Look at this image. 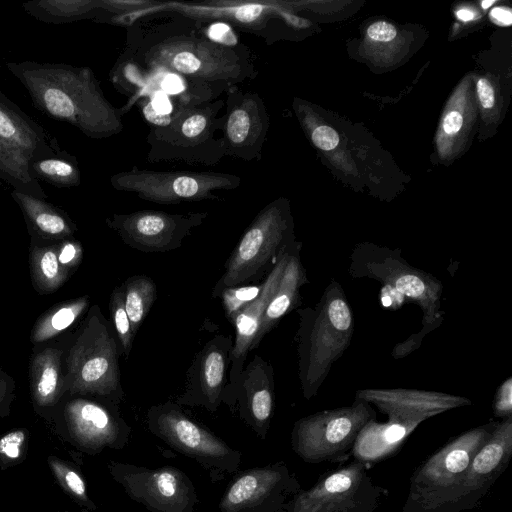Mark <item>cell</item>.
Listing matches in <instances>:
<instances>
[{
    "instance_id": "6da1fadb",
    "label": "cell",
    "mask_w": 512,
    "mask_h": 512,
    "mask_svg": "<svg viewBox=\"0 0 512 512\" xmlns=\"http://www.w3.org/2000/svg\"><path fill=\"white\" fill-rule=\"evenodd\" d=\"M197 23L181 15L171 22L139 23L128 29L124 53L149 77H179L186 93L206 100L256 78L248 47L217 42L199 31Z\"/></svg>"
},
{
    "instance_id": "7a4b0ae2",
    "label": "cell",
    "mask_w": 512,
    "mask_h": 512,
    "mask_svg": "<svg viewBox=\"0 0 512 512\" xmlns=\"http://www.w3.org/2000/svg\"><path fill=\"white\" fill-rule=\"evenodd\" d=\"M6 66L27 90L35 108L45 115L74 126L92 139L123 131L124 109L108 101L90 67L36 61L8 62Z\"/></svg>"
},
{
    "instance_id": "3957f363",
    "label": "cell",
    "mask_w": 512,
    "mask_h": 512,
    "mask_svg": "<svg viewBox=\"0 0 512 512\" xmlns=\"http://www.w3.org/2000/svg\"><path fill=\"white\" fill-rule=\"evenodd\" d=\"M298 378L306 400L317 395L333 364L351 344L354 316L345 291L332 279L314 306L296 309Z\"/></svg>"
},
{
    "instance_id": "277c9868",
    "label": "cell",
    "mask_w": 512,
    "mask_h": 512,
    "mask_svg": "<svg viewBox=\"0 0 512 512\" xmlns=\"http://www.w3.org/2000/svg\"><path fill=\"white\" fill-rule=\"evenodd\" d=\"M64 346L65 394L87 395L119 405L125 397L119 369L122 350L100 306L89 307Z\"/></svg>"
},
{
    "instance_id": "5b68a950",
    "label": "cell",
    "mask_w": 512,
    "mask_h": 512,
    "mask_svg": "<svg viewBox=\"0 0 512 512\" xmlns=\"http://www.w3.org/2000/svg\"><path fill=\"white\" fill-rule=\"evenodd\" d=\"M348 272L353 278L380 282L385 290L399 294L400 300L412 302L421 309L422 328L394 346L391 353L393 358H403L418 349L424 337L442 324V282L434 275L410 265L399 248L358 244L351 253Z\"/></svg>"
},
{
    "instance_id": "8992f818",
    "label": "cell",
    "mask_w": 512,
    "mask_h": 512,
    "mask_svg": "<svg viewBox=\"0 0 512 512\" xmlns=\"http://www.w3.org/2000/svg\"><path fill=\"white\" fill-rule=\"evenodd\" d=\"M223 100L179 101L172 105L166 127H150L146 141L151 163L178 161L190 165H216L225 156L222 123Z\"/></svg>"
},
{
    "instance_id": "52a82bcc",
    "label": "cell",
    "mask_w": 512,
    "mask_h": 512,
    "mask_svg": "<svg viewBox=\"0 0 512 512\" xmlns=\"http://www.w3.org/2000/svg\"><path fill=\"white\" fill-rule=\"evenodd\" d=\"M294 242L287 205L282 199L270 202L243 233L212 290V296L219 297L226 288L258 282Z\"/></svg>"
},
{
    "instance_id": "ba28073f",
    "label": "cell",
    "mask_w": 512,
    "mask_h": 512,
    "mask_svg": "<svg viewBox=\"0 0 512 512\" xmlns=\"http://www.w3.org/2000/svg\"><path fill=\"white\" fill-rule=\"evenodd\" d=\"M50 423L64 441L90 456L123 449L132 432L119 405L87 395L64 394Z\"/></svg>"
},
{
    "instance_id": "9c48e42d",
    "label": "cell",
    "mask_w": 512,
    "mask_h": 512,
    "mask_svg": "<svg viewBox=\"0 0 512 512\" xmlns=\"http://www.w3.org/2000/svg\"><path fill=\"white\" fill-rule=\"evenodd\" d=\"M146 424L151 434L196 461L211 477L234 474L239 469L242 453L191 419L175 401L151 406Z\"/></svg>"
},
{
    "instance_id": "30bf717a",
    "label": "cell",
    "mask_w": 512,
    "mask_h": 512,
    "mask_svg": "<svg viewBox=\"0 0 512 512\" xmlns=\"http://www.w3.org/2000/svg\"><path fill=\"white\" fill-rule=\"evenodd\" d=\"M376 412L365 401L322 410L298 419L291 431V447L304 462H339L351 452L358 433Z\"/></svg>"
},
{
    "instance_id": "8fae6325",
    "label": "cell",
    "mask_w": 512,
    "mask_h": 512,
    "mask_svg": "<svg viewBox=\"0 0 512 512\" xmlns=\"http://www.w3.org/2000/svg\"><path fill=\"white\" fill-rule=\"evenodd\" d=\"M117 191L133 193L145 201L178 204L219 200L218 192L241 185L240 176L214 171H154L133 166L110 177Z\"/></svg>"
},
{
    "instance_id": "7c38bea8",
    "label": "cell",
    "mask_w": 512,
    "mask_h": 512,
    "mask_svg": "<svg viewBox=\"0 0 512 512\" xmlns=\"http://www.w3.org/2000/svg\"><path fill=\"white\" fill-rule=\"evenodd\" d=\"M498 421L471 428L425 459L413 472L402 512H425L465 473Z\"/></svg>"
},
{
    "instance_id": "4fadbf2b",
    "label": "cell",
    "mask_w": 512,
    "mask_h": 512,
    "mask_svg": "<svg viewBox=\"0 0 512 512\" xmlns=\"http://www.w3.org/2000/svg\"><path fill=\"white\" fill-rule=\"evenodd\" d=\"M385 490L375 485L366 464L348 465L321 475L309 489H300L281 512H374Z\"/></svg>"
},
{
    "instance_id": "5bb4252c",
    "label": "cell",
    "mask_w": 512,
    "mask_h": 512,
    "mask_svg": "<svg viewBox=\"0 0 512 512\" xmlns=\"http://www.w3.org/2000/svg\"><path fill=\"white\" fill-rule=\"evenodd\" d=\"M107 469L127 496L150 512H194L198 503L192 480L174 466L153 469L110 460Z\"/></svg>"
},
{
    "instance_id": "9a60e30c",
    "label": "cell",
    "mask_w": 512,
    "mask_h": 512,
    "mask_svg": "<svg viewBox=\"0 0 512 512\" xmlns=\"http://www.w3.org/2000/svg\"><path fill=\"white\" fill-rule=\"evenodd\" d=\"M512 456V416L498 421L459 481L425 512L473 509L507 468Z\"/></svg>"
},
{
    "instance_id": "2e32d148",
    "label": "cell",
    "mask_w": 512,
    "mask_h": 512,
    "mask_svg": "<svg viewBox=\"0 0 512 512\" xmlns=\"http://www.w3.org/2000/svg\"><path fill=\"white\" fill-rule=\"evenodd\" d=\"M301 485L283 461L234 473L219 501L220 512H281Z\"/></svg>"
},
{
    "instance_id": "e0dca14e",
    "label": "cell",
    "mask_w": 512,
    "mask_h": 512,
    "mask_svg": "<svg viewBox=\"0 0 512 512\" xmlns=\"http://www.w3.org/2000/svg\"><path fill=\"white\" fill-rule=\"evenodd\" d=\"M207 212L172 214L158 210H140L112 214L106 225L129 247L141 252H167L182 245L192 230L200 226Z\"/></svg>"
},
{
    "instance_id": "ac0fdd59",
    "label": "cell",
    "mask_w": 512,
    "mask_h": 512,
    "mask_svg": "<svg viewBox=\"0 0 512 512\" xmlns=\"http://www.w3.org/2000/svg\"><path fill=\"white\" fill-rule=\"evenodd\" d=\"M223 114L222 139L225 156L259 161L269 129V116L262 97L238 87L228 90Z\"/></svg>"
},
{
    "instance_id": "d6986e66",
    "label": "cell",
    "mask_w": 512,
    "mask_h": 512,
    "mask_svg": "<svg viewBox=\"0 0 512 512\" xmlns=\"http://www.w3.org/2000/svg\"><path fill=\"white\" fill-rule=\"evenodd\" d=\"M233 341L231 335L219 334L201 348L187 371L185 389L175 400L178 405L217 411L223 403Z\"/></svg>"
},
{
    "instance_id": "ffe728a7",
    "label": "cell",
    "mask_w": 512,
    "mask_h": 512,
    "mask_svg": "<svg viewBox=\"0 0 512 512\" xmlns=\"http://www.w3.org/2000/svg\"><path fill=\"white\" fill-rule=\"evenodd\" d=\"M354 399L376 406L388 418L419 424L443 412L472 404L467 397L413 388L359 389Z\"/></svg>"
},
{
    "instance_id": "44dd1931",
    "label": "cell",
    "mask_w": 512,
    "mask_h": 512,
    "mask_svg": "<svg viewBox=\"0 0 512 512\" xmlns=\"http://www.w3.org/2000/svg\"><path fill=\"white\" fill-rule=\"evenodd\" d=\"M294 243L284 251L268 272L262 282L258 296L232 320L235 326V339H233L230 366L223 396V403H226L231 408L235 407V391L238 379L245 366L247 355L251 351V346L258 334L261 318L277 289Z\"/></svg>"
},
{
    "instance_id": "7402d4cb",
    "label": "cell",
    "mask_w": 512,
    "mask_h": 512,
    "mask_svg": "<svg viewBox=\"0 0 512 512\" xmlns=\"http://www.w3.org/2000/svg\"><path fill=\"white\" fill-rule=\"evenodd\" d=\"M275 404L274 371L260 355L244 366L235 391V407L240 418L261 439L270 429Z\"/></svg>"
},
{
    "instance_id": "603a6c76",
    "label": "cell",
    "mask_w": 512,
    "mask_h": 512,
    "mask_svg": "<svg viewBox=\"0 0 512 512\" xmlns=\"http://www.w3.org/2000/svg\"><path fill=\"white\" fill-rule=\"evenodd\" d=\"M28 378L33 410L50 423L65 394L62 339L34 346L29 358Z\"/></svg>"
},
{
    "instance_id": "cb8c5ba5",
    "label": "cell",
    "mask_w": 512,
    "mask_h": 512,
    "mask_svg": "<svg viewBox=\"0 0 512 512\" xmlns=\"http://www.w3.org/2000/svg\"><path fill=\"white\" fill-rule=\"evenodd\" d=\"M0 136L21 149L30 161L60 149L55 138L0 91Z\"/></svg>"
},
{
    "instance_id": "d4e9b609",
    "label": "cell",
    "mask_w": 512,
    "mask_h": 512,
    "mask_svg": "<svg viewBox=\"0 0 512 512\" xmlns=\"http://www.w3.org/2000/svg\"><path fill=\"white\" fill-rule=\"evenodd\" d=\"M301 243L295 242L285 265L277 289L261 318L258 334L251 350L258 347L263 337L269 333L291 310L301 303L300 289L309 283L306 270L301 262Z\"/></svg>"
},
{
    "instance_id": "484cf974",
    "label": "cell",
    "mask_w": 512,
    "mask_h": 512,
    "mask_svg": "<svg viewBox=\"0 0 512 512\" xmlns=\"http://www.w3.org/2000/svg\"><path fill=\"white\" fill-rule=\"evenodd\" d=\"M11 197L22 212L30 239L57 242L74 237L77 226L61 208L16 190L11 192Z\"/></svg>"
},
{
    "instance_id": "4316f807",
    "label": "cell",
    "mask_w": 512,
    "mask_h": 512,
    "mask_svg": "<svg viewBox=\"0 0 512 512\" xmlns=\"http://www.w3.org/2000/svg\"><path fill=\"white\" fill-rule=\"evenodd\" d=\"M418 426L417 422L394 418L385 423L370 420L358 433L351 453L365 464L381 461L392 456Z\"/></svg>"
},
{
    "instance_id": "83f0119b",
    "label": "cell",
    "mask_w": 512,
    "mask_h": 512,
    "mask_svg": "<svg viewBox=\"0 0 512 512\" xmlns=\"http://www.w3.org/2000/svg\"><path fill=\"white\" fill-rule=\"evenodd\" d=\"M89 307V295L62 301L50 307L35 321L30 333V342L35 346L56 339L79 324Z\"/></svg>"
},
{
    "instance_id": "f1b7e54d",
    "label": "cell",
    "mask_w": 512,
    "mask_h": 512,
    "mask_svg": "<svg viewBox=\"0 0 512 512\" xmlns=\"http://www.w3.org/2000/svg\"><path fill=\"white\" fill-rule=\"evenodd\" d=\"M22 8L35 19L51 24L97 20L105 13L102 0H35L25 2Z\"/></svg>"
},
{
    "instance_id": "f546056e",
    "label": "cell",
    "mask_w": 512,
    "mask_h": 512,
    "mask_svg": "<svg viewBox=\"0 0 512 512\" xmlns=\"http://www.w3.org/2000/svg\"><path fill=\"white\" fill-rule=\"evenodd\" d=\"M29 271L32 286L39 295L56 292L70 278L58 262L56 242L31 239Z\"/></svg>"
},
{
    "instance_id": "4dcf8cb0",
    "label": "cell",
    "mask_w": 512,
    "mask_h": 512,
    "mask_svg": "<svg viewBox=\"0 0 512 512\" xmlns=\"http://www.w3.org/2000/svg\"><path fill=\"white\" fill-rule=\"evenodd\" d=\"M0 179L13 190L46 199L47 196L30 172V160L10 141L0 136Z\"/></svg>"
},
{
    "instance_id": "1f68e13d",
    "label": "cell",
    "mask_w": 512,
    "mask_h": 512,
    "mask_svg": "<svg viewBox=\"0 0 512 512\" xmlns=\"http://www.w3.org/2000/svg\"><path fill=\"white\" fill-rule=\"evenodd\" d=\"M30 172L38 181L57 188L77 187L81 183V172L77 158L65 150L30 161Z\"/></svg>"
},
{
    "instance_id": "d6a6232c",
    "label": "cell",
    "mask_w": 512,
    "mask_h": 512,
    "mask_svg": "<svg viewBox=\"0 0 512 512\" xmlns=\"http://www.w3.org/2000/svg\"><path fill=\"white\" fill-rule=\"evenodd\" d=\"M122 286L124 307L133 333L136 334L156 300V285L146 275H134L122 283Z\"/></svg>"
},
{
    "instance_id": "836d02e7",
    "label": "cell",
    "mask_w": 512,
    "mask_h": 512,
    "mask_svg": "<svg viewBox=\"0 0 512 512\" xmlns=\"http://www.w3.org/2000/svg\"><path fill=\"white\" fill-rule=\"evenodd\" d=\"M47 464L55 481L71 500L88 511L97 510L96 504L88 495L87 485L78 464L55 455L48 456Z\"/></svg>"
},
{
    "instance_id": "e575fe53",
    "label": "cell",
    "mask_w": 512,
    "mask_h": 512,
    "mask_svg": "<svg viewBox=\"0 0 512 512\" xmlns=\"http://www.w3.org/2000/svg\"><path fill=\"white\" fill-rule=\"evenodd\" d=\"M109 311L111 324L121 346L122 354L128 358L132 349L134 333L124 307L123 286L115 287L110 295Z\"/></svg>"
},
{
    "instance_id": "d590c367",
    "label": "cell",
    "mask_w": 512,
    "mask_h": 512,
    "mask_svg": "<svg viewBox=\"0 0 512 512\" xmlns=\"http://www.w3.org/2000/svg\"><path fill=\"white\" fill-rule=\"evenodd\" d=\"M30 432L27 428L10 430L0 436V469L22 463L27 455Z\"/></svg>"
},
{
    "instance_id": "8d00e7d4",
    "label": "cell",
    "mask_w": 512,
    "mask_h": 512,
    "mask_svg": "<svg viewBox=\"0 0 512 512\" xmlns=\"http://www.w3.org/2000/svg\"><path fill=\"white\" fill-rule=\"evenodd\" d=\"M262 282L258 285H240L224 289L220 296L226 317L232 322L234 317L259 294Z\"/></svg>"
},
{
    "instance_id": "74e56055",
    "label": "cell",
    "mask_w": 512,
    "mask_h": 512,
    "mask_svg": "<svg viewBox=\"0 0 512 512\" xmlns=\"http://www.w3.org/2000/svg\"><path fill=\"white\" fill-rule=\"evenodd\" d=\"M58 262L70 277L80 266L83 259L81 242L73 238L56 242Z\"/></svg>"
},
{
    "instance_id": "f35d334b",
    "label": "cell",
    "mask_w": 512,
    "mask_h": 512,
    "mask_svg": "<svg viewBox=\"0 0 512 512\" xmlns=\"http://www.w3.org/2000/svg\"><path fill=\"white\" fill-rule=\"evenodd\" d=\"M493 413L496 417L504 419L512 416V378L508 377L499 387L493 398Z\"/></svg>"
},
{
    "instance_id": "ab89813d",
    "label": "cell",
    "mask_w": 512,
    "mask_h": 512,
    "mask_svg": "<svg viewBox=\"0 0 512 512\" xmlns=\"http://www.w3.org/2000/svg\"><path fill=\"white\" fill-rule=\"evenodd\" d=\"M15 391L14 378L0 366V418L9 416L11 405L16 397Z\"/></svg>"
},
{
    "instance_id": "60d3db41",
    "label": "cell",
    "mask_w": 512,
    "mask_h": 512,
    "mask_svg": "<svg viewBox=\"0 0 512 512\" xmlns=\"http://www.w3.org/2000/svg\"><path fill=\"white\" fill-rule=\"evenodd\" d=\"M140 109L143 118L150 125V127H166L172 121V113L170 112H161L155 108L152 100L144 99L141 100Z\"/></svg>"
},
{
    "instance_id": "b9f144b4",
    "label": "cell",
    "mask_w": 512,
    "mask_h": 512,
    "mask_svg": "<svg viewBox=\"0 0 512 512\" xmlns=\"http://www.w3.org/2000/svg\"><path fill=\"white\" fill-rule=\"evenodd\" d=\"M313 144L321 150L330 151L339 143L337 132L329 126L316 127L311 135Z\"/></svg>"
},
{
    "instance_id": "7bdbcfd3",
    "label": "cell",
    "mask_w": 512,
    "mask_h": 512,
    "mask_svg": "<svg viewBox=\"0 0 512 512\" xmlns=\"http://www.w3.org/2000/svg\"><path fill=\"white\" fill-rule=\"evenodd\" d=\"M367 35L373 41L388 42L396 37L397 31L392 24L379 21L368 27Z\"/></svg>"
},
{
    "instance_id": "ee69618b",
    "label": "cell",
    "mask_w": 512,
    "mask_h": 512,
    "mask_svg": "<svg viewBox=\"0 0 512 512\" xmlns=\"http://www.w3.org/2000/svg\"><path fill=\"white\" fill-rule=\"evenodd\" d=\"M477 93L484 108L493 107L495 102L494 90L488 80L481 78L477 81Z\"/></svg>"
},
{
    "instance_id": "f6af8a7d",
    "label": "cell",
    "mask_w": 512,
    "mask_h": 512,
    "mask_svg": "<svg viewBox=\"0 0 512 512\" xmlns=\"http://www.w3.org/2000/svg\"><path fill=\"white\" fill-rule=\"evenodd\" d=\"M463 125V117L458 111H451L443 120V130L446 134H456Z\"/></svg>"
},
{
    "instance_id": "bcb514c9",
    "label": "cell",
    "mask_w": 512,
    "mask_h": 512,
    "mask_svg": "<svg viewBox=\"0 0 512 512\" xmlns=\"http://www.w3.org/2000/svg\"><path fill=\"white\" fill-rule=\"evenodd\" d=\"M492 18L500 25H510L512 22L511 12L502 7H496L491 11Z\"/></svg>"
},
{
    "instance_id": "7dc6e473",
    "label": "cell",
    "mask_w": 512,
    "mask_h": 512,
    "mask_svg": "<svg viewBox=\"0 0 512 512\" xmlns=\"http://www.w3.org/2000/svg\"><path fill=\"white\" fill-rule=\"evenodd\" d=\"M457 17L458 19L462 21H470L475 18V13L470 9H460L457 11Z\"/></svg>"
},
{
    "instance_id": "c3c4849f",
    "label": "cell",
    "mask_w": 512,
    "mask_h": 512,
    "mask_svg": "<svg viewBox=\"0 0 512 512\" xmlns=\"http://www.w3.org/2000/svg\"><path fill=\"white\" fill-rule=\"evenodd\" d=\"M493 3H494V0H489V1L488 0H484L482 2V7L484 9H486V8L490 7Z\"/></svg>"
},
{
    "instance_id": "681fc988",
    "label": "cell",
    "mask_w": 512,
    "mask_h": 512,
    "mask_svg": "<svg viewBox=\"0 0 512 512\" xmlns=\"http://www.w3.org/2000/svg\"><path fill=\"white\" fill-rule=\"evenodd\" d=\"M57 512H71V511H57ZM81 512H91V511L81 508Z\"/></svg>"
}]
</instances>
